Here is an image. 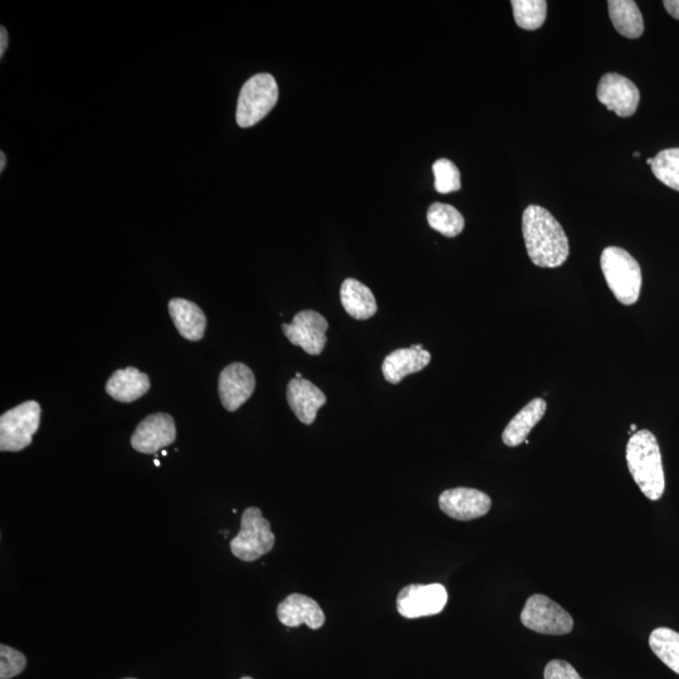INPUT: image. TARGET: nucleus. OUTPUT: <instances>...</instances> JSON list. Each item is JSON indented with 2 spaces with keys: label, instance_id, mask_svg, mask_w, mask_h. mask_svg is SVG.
<instances>
[{
  "label": "nucleus",
  "instance_id": "obj_34",
  "mask_svg": "<svg viewBox=\"0 0 679 679\" xmlns=\"http://www.w3.org/2000/svg\"><path fill=\"white\" fill-rule=\"evenodd\" d=\"M647 164L652 165V164H653V159H652V158L647 159Z\"/></svg>",
  "mask_w": 679,
  "mask_h": 679
},
{
  "label": "nucleus",
  "instance_id": "obj_13",
  "mask_svg": "<svg viewBox=\"0 0 679 679\" xmlns=\"http://www.w3.org/2000/svg\"><path fill=\"white\" fill-rule=\"evenodd\" d=\"M256 389V378L247 365L234 363L224 368L219 375L218 392L223 407L236 412L247 402Z\"/></svg>",
  "mask_w": 679,
  "mask_h": 679
},
{
  "label": "nucleus",
  "instance_id": "obj_18",
  "mask_svg": "<svg viewBox=\"0 0 679 679\" xmlns=\"http://www.w3.org/2000/svg\"><path fill=\"white\" fill-rule=\"evenodd\" d=\"M169 314L179 334L189 341L203 339L207 329V316L197 304L185 299L169 302Z\"/></svg>",
  "mask_w": 679,
  "mask_h": 679
},
{
  "label": "nucleus",
  "instance_id": "obj_3",
  "mask_svg": "<svg viewBox=\"0 0 679 679\" xmlns=\"http://www.w3.org/2000/svg\"><path fill=\"white\" fill-rule=\"evenodd\" d=\"M605 281L620 304L632 306L642 290L641 266L629 252L619 247L605 248L600 257Z\"/></svg>",
  "mask_w": 679,
  "mask_h": 679
},
{
  "label": "nucleus",
  "instance_id": "obj_31",
  "mask_svg": "<svg viewBox=\"0 0 679 679\" xmlns=\"http://www.w3.org/2000/svg\"><path fill=\"white\" fill-rule=\"evenodd\" d=\"M0 160H2V163H0V172L3 173L4 168H6V164H7L6 154H4L3 151H2V153H0Z\"/></svg>",
  "mask_w": 679,
  "mask_h": 679
},
{
  "label": "nucleus",
  "instance_id": "obj_36",
  "mask_svg": "<svg viewBox=\"0 0 679 679\" xmlns=\"http://www.w3.org/2000/svg\"><path fill=\"white\" fill-rule=\"evenodd\" d=\"M634 156H635V158H639V156H641V154L635 153Z\"/></svg>",
  "mask_w": 679,
  "mask_h": 679
},
{
  "label": "nucleus",
  "instance_id": "obj_25",
  "mask_svg": "<svg viewBox=\"0 0 679 679\" xmlns=\"http://www.w3.org/2000/svg\"><path fill=\"white\" fill-rule=\"evenodd\" d=\"M652 172L659 182L679 192V148L657 154L653 159Z\"/></svg>",
  "mask_w": 679,
  "mask_h": 679
},
{
  "label": "nucleus",
  "instance_id": "obj_8",
  "mask_svg": "<svg viewBox=\"0 0 679 679\" xmlns=\"http://www.w3.org/2000/svg\"><path fill=\"white\" fill-rule=\"evenodd\" d=\"M447 602L448 593L443 585L414 584L400 591L397 608L402 617L417 619L441 613Z\"/></svg>",
  "mask_w": 679,
  "mask_h": 679
},
{
  "label": "nucleus",
  "instance_id": "obj_39",
  "mask_svg": "<svg viewBox=\"0 0 679 679\" xmlns=\"http://www.w3.org/2000/svg\"><path fill=\"white\" fill-rule=\"evenodd\" d=\"M125 679H136V678H125Z\"/></svg>",
  "mask_w": 679,
  "mask_h": 679
},
{
  "label": "nucleus",
  "instance_id": "obj_19",
  "mask_svg": "<svg viewBox=\"0 0 679 679\" xmlns=\"http://www.w3.org/2000/svg\"><path fill=\"white\" fill-rule=\"evenodd\" d=\"M546 408L547 405L544 399L536 398L531 400L508 423V426L502 433L503 443L508 447H519L520 444L525 443L532 429L544 418Z\"/></svg>",
  "mask_w": 679,
  "mask_h": 679
},
{
  "label": "nucleus",
  "instance_id": "obj_5",
  "mask_svg": "<svg viewBox=\"0 0 679 679\" xmlns=\"http://www.w3.org/2000/svg\"><path fill=\"white\" fill-rule=\"evenodd\" d=\"M275 542L270 522L260 508L249 507L242 516L241 531L231 541V551L239 560L252 563L270 553Z\"/></svg>",
  "mask_w": 679,
  "mask_h": 679
},
{
  "label": "nucleus",
  "instance_id": "obj_6",
  "mask_svg": "<svg viewBox=\"0 0 679 679\" xmlns=\"http://www.w3.org/2000/svg\"><path fill=\"white\" fill-rule=\"evenodd\" d=\"M41 405L34 400L8 410L0 417V451L21 452L31 446L41 423Z\"/></svg>",
  "mask_w": 679,
  "mask_h": 679
},
{
  "label": "nucleus",
  "instance_id": "obj_4",
  "mask_svg": "<svg viewBox=\"0 0 679 679\" xmlns=\"http://www.w3.org/2000/svg\"><path fill=\"white\" fill-rule=\"evenodd\" d=\"M278 85L270 73H258L244 83L238 97L236 120L247 129L265 119L278 101Z\"/></svg>",
  "mask_w": 679,
  "mask_h": 679
},
{
  "label": "nucleus",
  "instance_id": "obj_22",
  "mask_svg": "<svg viewBox=\"0 0 679 679\" xmlns=\"http://www.w3.org/2000/svg\"><path fill=\"white\" fill-rule=\"evenodd\" d=\"M427 219L429 226L444 237H457L464 229L462 214L449 204L433 203L428 209Z\"/></svg>",
  "mask_w": 679,
  "mask_h": 679
},
{
  "label": "nucleus",
  "instance_id": "obj_14",
  "mask_svg": "<svg viewBox=\"0 0 679 679\" xmlns=\"http://www.w3.org/2000/svg\"><path fill=\"white\" fill-rule=\"evenodd\" d=\"M287 402L301 423H314L317 412L327 402L326 395L306 379H292L287 387Z\"/></svg>",
  "mask_w": 679,
  "mask_h": 679
},
{
  "label": "nucleus",
  "instance_id": "obj_32",
  "mask_svg": "<svg viewBox=\"0 0 679 679\" xmlns=\"http://www.w3.org/2000/svg\"><path fill=\"white\" fill-rule=\"evenodd\" d=\"M635 431H637V426H635V424H632V426H630L629 434L637 433Z\"/></svg>",
  "mask_w": 679,
  "mask_h": 679
},
{
  "label": "nucleus",
  "instance_id": "obj_27",
  "mask_svg": "<svg viewBox=\"0 0 679 679\" xmlns=\"http://www.w3.org/2000/svg\"><path fill=\"white\" fill-rule=\"evenodd\" d=\"M27 667L24 654L12 647L0 646V679H11L19 676Z\"/></svg>",
  "mask_w": 679,
  "mask_h": 679
},
{
  "label": "nucleus",
  "instance_id": "obj_10",
  "mask_svg": "<svg viewBox=\"0 0 679 679\" xmlns=\"http://www.w3.org/2000/svg\"><path fill=\"white\" fill-rule=\"evenodd\" d=\"M177 439V426L170 414L156 413L146 417L136 427L131 446L136 452L156 454Z\"/></svg>",
  "mask_w": 679,
  "mask_h": 679
},
{
  "label": "nucleus",
  "instance_id": "obj_29",
  "mask_svg": "<svg viewBox=\"0 0 679 679\" xmlns=\"http://www.w3.org/2000/svg\"><path fill=\"white\" fill-rule=\"evenodd\" d=\"M663 6L673 18L679 19V0H666Z\"/></svg>",
  "mask_w": 679,
  "mask_h": 679
},
{
  "label": "nucleus",
  "instance_id": "obj_20",
  "mask_svg": "<svg viewBox=\"0 0 679 679\" xmlns=\"http://www.w3.org/2000/svg\"><path fill=\"white\" fill-rule=\"evenodd\" d=\"M340 296L345 311L355 320H369L378 311L373 292L354 278H346Z\"/></svg>",
  "mask_w": 679,
  "mask_h": 679
},
{
  "label": "nucleus",
  "instance_id": "obj_9",
  "mask_svg": "<svg viewBox=\"0 0 679 679\" xmlns=\"http://www.w3.org/2000/svg\"><path fill=\"white\" fill-rule=\"evenodd\" d=\"M282 330L292 345L300 346L307 354L317 356L325 349L329 322L319 312L305 310L296 314L291 324H283Z\"/></svg>",
  "mask_w": 679,
  "mask_h": 679
},
{
  "label": "nucleus",
  "instance_id": "obj_35",
  "mask_svg": "<svg viewBox=\"0 0 679 679\" xmlns=\"http://www.w3.org/2000/svg\"><path fill=\"white\" fill-rule=\"evenodd\" d=\"M154 463H155V466H158V467L160 466V461H158V459H155Z\"/></svg>",
  "mask_w": 679,
  "mask_h": 679
},
{
  "label": "nucleus",
  "instance_id": "obj_33",
  "mask_svg": "<svg viewBox=\"0 0 679 679\" xmlns=\"http://www.w3.org/2000/svg\"><path fill=\"white\" fill-rule=\"evenodd\" d=\"M296 379H304L301 373H296Z\"/></svg>",
  "mask_w": 679,
  "mask_h": 679
},
{
  "label": "nucleus",
  "instance_id": "obj_23",
  "mask_svg": "<svg viewBox=\"0 0 679 679\" xmlns=\"http://www.w3.org/2000/svg\"><path fill=\"white\" fill-rule=\"evenodd\" d=\"M649 646L667 667L679 674V633L669 628L654 629Z\"/></svg>",
  "mask_w": 679,
  "mask_h": 679
},
{
  "label": "nucleus",
  "instance_id": "obj_11",
  "mask_svg": "<svg viewBox=\"0 0 679 679\" xmlns=\"http://www.w3.org/2000/svg\"><path fill=\"white\" fill-rule=\"evenodd\" d=\"M439 507L449 517L458 521L480 519L490 512L491 497L475 488L458 487L439 496Z\"/></svg>",
  "mask_w": 679,
  "mask_h": 679
},
{
  "label": "nucleus",
  "instance_id": "obj_38",
  "mask_svg": "<svg viewBox=\"0 0 679 679\" xmlns=\"http://www.w3.org/2000/svg\"><path fill=\"white\" fill-rule=\"evenodd\" d=\"M241 679H253V678H251V677H243V678H241Z\"/></svg>",
  "mask_w": 679,
  "mask_h": 679
},
{
  "label": "nucleus",
  "instance_id": "obj_1",
  "mask_svg": "<svg viewBox=\"0 0 679 679\" xmlns=\"http://www.w3.org/2000/svg\"><path fill=\"white\" fill-rule=\"evenodd\" d=\"M522 233L527 254L537 267L558 268L568 260L569 239L549 210L529 205L522 216Z\"/></svg>",
  "mask_w": 679,
  "mask_h": 679
},
{
  "label": "nucleus",
  "instance_id": "obj_26",
  "mask_svg": "<svg viewBox=\"0 0 679 679\" xmlns=\"http://www.w3.org/2000/svg\"><path fill=\"white\" fill-rule=\"evenodd\" d=\"M434 173V187L438 193L449 194L458 192L461 189V173L453 163L448 159H439L433 165Z\"/></svg>",
  "mask_w": 679,
  "mask_h": 679
},
{
  "label": "nucleus",
  "instance_id": "obj_37",
  "mask_svg": "<svg viewBox=\"0 0 679 679\" xmlns=\"http://www.w3.org/2000/svg\"><path fill=\"white\" fill-rule=\"evenodd\" d=\"M163 456H168V452L163 451Z\"/></svg>",
  "mask_w": 679,
  "mask_h": 679
},
{
  "label": "nucleus",
  "instance_id": "obj_7",
  "mask_svg": "<svg viewBox=\"0 0 679 679\" xmlns=\"http://www.w3.org/2000/svg\"><path fill=\"white\" fill-rule=\"evenodd\" d=\"M521 622L532 632L546 635L569 634L574 620L563 607L546 595H532L521 612Z\"/></svg>",
  "mask_w": 679,
  "mask_h": 679
},
{
  "label": "nucleus",
  "instance_id": "obj_21",
  "mask_svg": "<svg viewBox=\"0 0 679 679\" xmlns=\"http://www.w3.org/2000/svg\"><path fill=\"white\" fill-rule=\"evenodd\" d=\"M610 21L622 36L635 39L644 32V21L637 3L632 0H610L608 2Z\"/></svg>",
  "mask_w": 679,
  "mask_h": 679
},
{
  "label": "nucleus",
  "instance_id": "obj_15",
  "mask_svg": "<svg viewBox=\"0 0 679 679\" xmlns=\"http://www.w3.org/2000/svg\"><path fill=\"white\" fill-rule=\"evenodd\" d=\"M277 617L286 627L296 628L306 624L311 629H320L325 623V614L314 599L302 594H292L278 605Z\"/></svg>",
  "mask_w": 679,
  "mask_h": 679
},
{
  "label": "nucleus",
  "instance_id": "obj_16",
  "mask_svg": "<svg viewBox=\"0 0 679 679\" xmlns=\"http://www.w3.org/2000/svg\"><path fill=\"white\" fill-rule=\"evenodd\" d=\"M432 355L427 350L398 349L385 358L383 375L390 384H399L405 376L419 373L431 363Z\"/></svg>",
  "mask_w": 679,
  "mask_h": 679
},
{
  "label": "nucleus",
  "instance_id": "obj_17",
  "mask_svg": "<svg viewBox=\"0 0 679 679\" xmlns=\"http://www.w3.org/2000/svg\"><path fill=\"white\" fill-rule=\"evenodd\" d=\"M150 389L149 376L136 368L115 371L106 384V393L121 403H133Z\"/></svg>",
  "mask_w": 679,
  "mask_h": 679
},
{
  "label": "nucleus",
  "instance_id": "obj_30",
  "mask_svg": "<svg viewBox=\"0 0 679 679\" xmlns=\"http://www.w3.org/2000/svg\"><path fill=\"white\" fill-rule=\"evenodd\" d=\"M8 47V32L7 29L0 28V57L3 58L4 52H6Z\"/></svg>",
  "mask_w": 679,
  "mask_h": 679
},
{
  "label": "nucleus",
  "instance_id": "obj_12",
  "mask_svg": "<svg viewBox=\"0 0 679 679\" xmlns=\"http://www.w3.org/2000/svg\"><path fill=\"white\" fill-rule=\"evenodd\" d=\"M597 96L609 111L620 117L633 116L641 101L638 87L618 73H607L600 78Z\"/></svg>",
  "mask_w": 679,
  "mask_h": 679
},
{
  "label": "nucleus",
  "instance_id": "obj_28",
  "mask_svg": "<svg viewBox=\"0 0 679 679\" xmlns=\"http://www.w3.org/2000/svg\"><path fill=\"white\" fill-rule=\"evenodd\" d=\"M545 679H583L576 672V669L570 663L555 659L547 663L544 673Z\"/></svg>",
  "mask_w": 679,
  "mask_h": 679
},
{
  "label": "nucleus",
  "instance_id": "obj_24",
  "mask_svg": "<svg viewBox=\"0 0 679 679\" xmlns=\"http://www.w3.org/2000/svg\"><path fill=\"white\" fill-rule=\"evenodd\" d=\"M517 26L526 31H536L544 26L547 14L545 0H512Z\"/></svg>",
  "mask_w": 679,
  "mask_h": 679
},
{
  "label": "nucleus",
  "instance_id": "obj_2",
  "mask_svg": "<svg viewBox=\"0 0 679 679\" xmlns=\"http://www.w3.org/2000/svg\"><path fill=\"white\" fill-rule=\"evenodd\" d=\"M627 463L630 475L641 488L643 495L658 501L666 490L661 448L656 436L643 429L630 437L627 446Z\"/></svg>",
  "mask_w": 679,
  "mask_h": 679
}]
</instances>
